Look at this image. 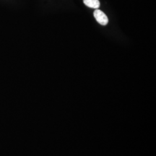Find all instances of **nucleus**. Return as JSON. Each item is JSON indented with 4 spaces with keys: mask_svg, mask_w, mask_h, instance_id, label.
Listing matches in <instances>:
<instances>
[{
    "mask_svg": "<svg viewBox=\"0 0 156 156\" xmlns=\"http://www.w3.org/2000/svg\"><path fill=\"white\" fill-rule=\"evenodd\" d=\"M93 15H94L95 20L99 24L102 25H106L108 24V19L103 12H102L100 9H96L93 12Z\"/></svg>",
    "mask_w": 156,
    "mask_h": 156,
    "instance_id": "nucleus-1",
    "label": "nucleus"
},
{
    "mask_svg": "<svg viewBox=\"0 0 156 156\" xmlns=\"http://www.w3.org/2000/svg\"><path fill=\"white\" fill-rule=\"evenodd\" d=\"M83 2L87 7L93 9H98L100 7L99 0H83Z\"/></svg>",
    "mask_w": 156,
    "mask_h": 156,
    "instance_id": "nucleus-2",
    "label": "nucleus"
}]
</instances>
